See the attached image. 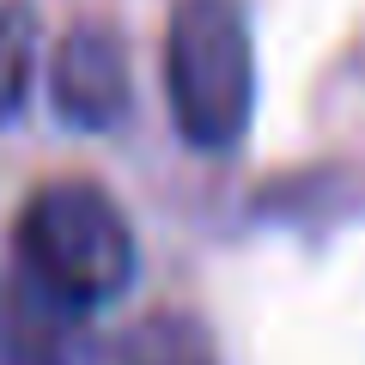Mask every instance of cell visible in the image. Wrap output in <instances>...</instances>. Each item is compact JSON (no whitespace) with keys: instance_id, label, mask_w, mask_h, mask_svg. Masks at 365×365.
I'll return each mask as SVG.
<instances>
[{"instance_id":"cell-1","label":"cell","mask_w":365,"mask_h":365,"mask_svg":"<svg viewBox=\"0 0 365 365\" xmlns=\"http://www.w3.org/2000/svg\"><path fill=\"white\" fill-rule=\"evenodd\" d=\"M25 280L43 287L55 304L91 317L134 287V232L110 189L86 177H55L31 189L13 225Z\"/></svg>"},{"instance_id":"cell-2","label":"cell","mask_w":365,"mask_h":365,"mask_svg":"<svg viewBox=\"0 0 365 365\" xmlns=\"http://www.w3.org/2000/svg\"><path fill=\"white\" fill-rule=\"evenodd\" d=\"M165 98L182 140L220 153L250 128L256 49L237 0H177L165 25Z\"/></svg>"},{"instance_id":"cell-3","label":"cell","mask_w":365,"mask_h":365,"mask_svg":"<svg viewBox=\"0 0 365 365\" xmlns=\"http://www.w3.org/2000/svg\"><path fill=\"white\" fill-rule=\"evenodd\" d=\"M49 98H55V116L67 128H116L128 116V49L116 43V31L104 25H79L61 37L49 61Z\"/></svg>"},{"instance_id":"cell-4","label":"cell","mask_w":365,"mask_h":365,"mask_svg":"<svg viewBox=\"0 0 365 365\" xmlns=\"http://www.w3.org/2000/svg\"><path fill=\"white\" fill-rule=\"evenodd\" d=\"M79 311L55 304L43 287H13L0 304V365H67V329Z\"/></svg>"},{"instance_id":"cell-5","label":"cell","mask_w":365,"mask_h":365,"mask_svg":"<svg viewBox=\"0 0 365 365\" xmlns=\"http://www.w3.org/2000/svg\"><path fill=\"white\" fill-rule=\"evenodd\" d=\"M122 365H220L207 323L189 311H153L128 329L122 341Z\"/></svg>"},{"instance_id":"cell-6","label":"cell","mask_w":365,"mask_h":365,"mask_svg":"<svg viewBox=\"0 0 365 365\" xmlns=\"http://www.w3.org/2000/svg\"><path fill=\"white\" fill-rule=\"evenodd\" d=\"M37 73V13L31 0H0V122H13Z\"/></svg>"}]
</instances>
